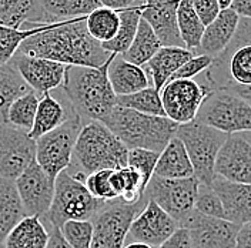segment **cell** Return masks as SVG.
Segmentation results:
<instances>
[{
	"label": "cell",
	"instance_id": "1",
	"mask_svg": "<svg viewBox=\"0 0 251 248\" xmlns=\"http://www.w3.org/2000/svg\"><path fill=\"white\" fill-rule=\"evenodd\" d=\"M17 53L84 67H101L111 57L87 31L86 17L43 23L40 30L22 43Z\"/></svg>",
	"mask_w": 251,
	"mask_h": 248
},
{
	"label": "cell",
	"instance_id": "2",
	"mask_svg": "<svg viewBox=\"0 0 251 248\" xmlns=\"http://www.w3.org/2000/svg\"><path fill=\"white\" fill-rule=\"evenodd\" d=\"M107 64L109 62L101 67L66 66L60 89L83 124L103 122L117 106V96L107 77Z\"/></svg>",
	"mask_w": 251,
	"mask_h": 248
},
{
	"label": "cell",
	"instance_id": "3",
	"mask_svg": "<svg viewBox=\"0 0 251 248\" xmlns=\"http://www.w3.org/2000/svg\"><path fill=\"white\" fill-rule=\"evenodd\" d=\"M120 140L127 150L144 149L161 153L176 136L178 124L167 117L143 114L134 110L116 106L101 122Z\"/></svg>",
	"mask_w": 251,
	"mask_h": 248
},
{
	"label": "cell",
	"instance_id": "4",
	"mask_svg": "<svg viewBox=\"0 0 251 248\" xmlns=\"http://www.w3.org/2000/svg\"><path fill=\"white\" fill-rule=\"evenodd\" d=\"M128 150L101 122L83 124L78 133L69 170L86 177L100 170H119L127 167Z\"/></svg>",
	"mask_w": 251,
	"mask_h": 248
},
{
	"label": "cell",
	"instance_id": "5",
	"mask_svg": "<svg viewBox=\"0 0 251 248\" xmlns=\"http://www.w3.org/2000/svg\"><path fill=\"white\" fill-rule=\"evenodd\" d=\"M205 72L210 90L251 86V19L240 17L233 40Z\"/></svg>",
	"mask_w": 251,
	"mask_h": 248
},
{
	"label": "cell",
	"instance_id": "6",
	"mask_svg": "<svg viewBox=\"0 0 251 248\" xmlns=\"http://www.w3.org/2000/svg\"><path fill=\"white\" fill-rule=\"evenodd\" d=\"M103 204L89 193L81 180L64 170L54 180L53 201L42 221L49 230H60L63 224L70 220L92 221Z\"/></svg>",
	"mask_w": 251,
	"mask_h": 248
},
{
	"label": "cell",
	"instance_id": "7",
	"mask_svg": "<svg viewBox=\"0 0 251 248\" xmlns=\"http://www.w3.org/2000/svg\"><path fill=\"white\" fill-rule=\"evenodd\" d=\"M176 137L186 147L194 170V177L200 184L211 186L213 178L216 177V158L220 149L228 139V134L193 120L191 123L178 125Z\"/></svg>",
	"mask_w": 251,
	"mask_h": 248
},
{
	"label": "cell",
	"instance_id": "8",
	"mask_svg": "<svg viewBox=\"0 0 251 248\" xmlns=\"http://www.w3.org/2000/svg\"><path fill=\"white\" fill-rule=\"evenodd\" d=\"M197 122L226 134L251 131V104L226 90H210L196 117Z\"/></svg>",
	"mask_w": 251,
	"mask_h": 248
},
{
	"label": "cell",
	"instance_id": "9",
	"mask_svg": "<svg viewBox=\"0 0 251 248\" xmlns=\"http://www.w3.org/2000/svg\"><path fill=\"white\" fill-rule=\"evenodd\" d=\"M81 127V119L73 114L60 127L36 140V161L53 181L62 171L70 167Z\"/></svg>",
	"mask_w": 251,
	"mask_h": 248
},
{
	"label": "cell",
	"instance_id": "10",
	"mask_svg": "<svg viewBox=\"0 0 251 248\" xmlns=\"http://www.w3.org/2000/svg\"><path fill=\"white\" fill-rule=\"evenodd\" d=\"M199 186L196 177L161 178L153 175L143 196L146 200L156 202L180 225L194 211Z\"/></svg>",
	"mask_w": 251,
	"mask_h": 248
},
{
	"label": "cell",
	"instance_id": "11",
	"mask_svg": "<svg viewBox=\"0 0 251 248\" xmlns=\"http://www.w3.org/2000/svg\"><path fill=\"white\" fill-rule=\"evenodd\" d=\"M147 200L136 204H125L120 200L104 202L92 220L93 241L92 248H123L133 220L144 208Z\"/></svg>",
	"mask_w": 251,
	"mask_h": 248
},
{
	"label": "cell",
	"instance_id": "12",
	"mask_svg": "<svg viewBox=\"0 0 251 248\" xmlns=\"http://www.w3.org/2000/svg\"><path fill=\"white\" fill-rule=\"evenodd\" d=\"M210 93V87L191 80H172L160 90L164 116L173 123L187 124L196 120L204 97Z\"/></svg>",
	"mask_w": 251,
	"mask_h": 248
},
{
	"label": "cell",
	"instance_id": "13",
	"mask_svg": "<svg viewBox=\"0 0 251 248\" xmlns=\"http://www.w3.org/2000/svg\"><path fill=\"white\" fill-rule=\"evenodd\" d=\"M36 161V141L23 130L0 122V178L15 181Z\"/></svg>",
	"mask_w": 251,
	"mask_h": 248
},
{
	"label": "cell",
	"instance_id": "14",
	"mask_svg": "<svg viewBox=\"0 0 251 248\" xmlns=\"http://www.w3.org/2000/svg\"><path fill=\"white\" fill-rule=\"evenodd\" d=\"M178 228H186L191 248H234L240 225L224 218L203 216L196 210Z\"/></svg>",
	"mask_w": 251,
	"mask_h": 248
},
{
	"label": "cell",
	"instance_id": "15",
	"mask_svg": "<svg viewBox=\"0 0 251 248\" xmlns=\"http://www.w3.org/2000/svg\"><path fill=\"white\" fill-rule=\"evenodd\" d=\"M15 186L26 217H45L53 201L54 181L37 164V161H33L16 178Z\"/></svg>",
	"mask_w": 251,
	"mask_h": 248
},
{
	"label": "cell",
	"instance_id": "16",
	"mask_svg": "<svg viewBox=\"0 0 251 248\" xmlns=\"http://www.w3.org/2000/svg\"><path fill=\"white\" fill-rule=\"evenodd\" d=\"M178 224L156 202L149 201L133 220L126 243H143L151 248H158L170 238Z\"/></svg>",
	"mask_w": 251,
	"mask_h": 248
},
{
	"label": "cell",
	"instance_id": "17",
	"mask_svg": "<svg viewBox=\"0 0 251 248\" xmlns=\"http://www.w3.org/2000/svg\"><path fill=\"white\" fill-rule=\"evenodd\" d=\"M12 64L33 92L43 96L60 89L64 81L66 66L62 63L16 53Z\"/></svg>",
	"mask_w": 251,
	"mask_h": 248
},
{
	"label": "cell",
	"instance_id": "18",
	"mask_svg": "<svg viewBox=\"0 0 251 248\" xmlns=\"http://www.w3.org/2000/svg\"><path fill=\"white\" fill-rule=\"evenodd\" d=\"M214 174L221 178L251 184V144L243 134H230L216 158Z\"/></svg>",
	"mask_w": 251,
	"mask_h": 248
},
{
	"label": "cell",
	"instance_id": "19",
	"mask_svg": "<svg viewBox=\"0 0 251 248\" xmlns=\"http://www.w3.org/2000/svg\"><path fill=\"white\" fill-rule=\"evenodd\" d=\"M180 0H143L141 19L149 23L163 47H186L177 25Z\"/></svg>",
	"mask_w": 251,
	"mask_h": 248
},
{
	"label": "cell",
	"instance_id": "20",
	"mask_svg": "<svg viewBox=\"0 0 251 248\" xmlns=\"http://www.w3.org/2000/svg\"><path fill=\"white\" fill-rule=\"evenodd\" d=\"M211 187L221 200L224 220L238 225L251 223V184L231 183L216 175Z\"/></svg>",
	"mask_w": 251,
	"mask_h": 248
},
{
	"label": "cell",
	"instance_id": "21",
	"mask_svg": "<svg viewBox=\"0 0 251 248\" xmlns=\"http://www.w3.org/2000/svg\"><path fill=\"white\" fill-rule=\"evenodd\" d=\"M73 114H76L70 103L62 90V97H57L53 93H46L40 96L39 106L36 111L34 123L29 131L31 140H39L42 136L56 130L63 123H66Z\"/></svg>",
	"mask_w": 251,
	"mask_h": 248
},
{
	"label": "cell",
	"instance_id": "22",
	"mask_svg": "<svg viewBox=\"0 0 251 248\" xmlns=\"http://www.w3.org/2000/svg\"><path fill=\"white\" fill-rule=\"evenodd\" d=\"M107 77L117 97L137 93L153 86L147 72L141 66L125 60L122 54H111L107 64Z\"/></svg>",
	"mask_w": 251,
	"mask_h": 248
},
{
	"label": "cell",
	"instance_id": "23",
	"mask_svg": "<svg viewBox=\"0 0 251 248\" xmlns=\"http://www.w3.org/2000/svg\"><path fill=\"white\" fill-rule=\"evenodd\" d=\"M238 23L240 16L231 9L221 10L219 16L208 26H205L200 47L197 50L199 54H205L213 59L219 57L233 40Z\"/></svg>",
	"mask_w": 251,
	"mask_h": 248
},
{
	"label": "cell",
	"instance_id": "24",
	"mask_svg": "<svg viewBox=\"0 0 251 248\" xmlns=\"http://www.w3.org/2000/svg\"><path fill=\"white\" fill-rule=\"evenodd\" d=\"M194 56L186 47H161L143 69L147 72L153 87L160 92L173 74Z\"/></svg>",
	"mask_w": 251,
	"mask_h": 248
},
{
	"label": "cell",
	"instance_id": "25",
	"mask_svg": "<svg viewBox=\"0 0 251 248\" xmlns=\"http://www.w3.org/2000/svg\"><path fill=\"white\" fill-rule=\"evenodd\" d=\"M27 23H49L40 0H0V26L22 30Z\"/></svg>",
	"mask_w": 251,
	"mask_h": 248
},
{
	"label": "cell",
	"instance_id": "26",
	"mask_svg": "<svg viewBox=\"0 0 251 248\" xmlns=\"http://www.w3.org/2000/svg\"><path fill=\"white\" fill-rule=\"evenodd\" d=\"M154 175L161 178H188L194 177V170L183 143L173 137L158 155Z\"/></svg>",
	"mask_w": 251,
	"mask_h": 248
},
{
	"label": "cell",
	"instance_id": "27",
	"mask_svg": "<svg viewBox=\"0 0 251 248\" xmlns=\"http://www.w3.org/2000/svg\"><path fill=\"white\" fill-rule=\"evenodd\" d=\"M50 230L39 217H25L9 233L0 248H46Z\"/></svg>",
	"mask_w": 251,
	"mask_h": 248
},
{
	"label": "cell",
	"instance_id": "28",
	"mask_svg": "<svg viewBox=\"0 0 251 248\" xmlns=\"http://www.w3.org/2000/svg\"><path fill=\"white\" fill-rule=\"evenodd\" d=\"M26 217L15 181L0 178V246L9 233Z\"/></svg>",
	"mask_w": 251,
	"mask_h": 248
},
{
	"label": "cell",
	"instance_id": "29",
	"mask_svg": "<svg viewBox=\"0 0 251 248\" xmlns=\"http://www.w3.org/2000/svg\"><path fill=\"white\" fill-rule=\"evenodd\" d=\"M49 23L87 17L101 7L100 0H40Z\"/></svg>",
	"mask_w": 251,
	"mask_h": 248
},
{
	"label": "cell",
	"instance_id": "30",
	"mask_svg": "<svg viewBox=\"0 0 251 248\" xmlns=\"http://www.w3.org/2000/svg\"><path fill=\"white\" fill-rule=\"evenodd\" d=\"M141 1L136 6H131L128 9L119 12L120 26H119L117 34L110 42L101 45L106 51H109L111 54H123L128 50V47L131 46L141 20Z\"/></svg>",
	"mask_w": 251,
	"mask_h": 248
},
{
	"label": "cell",
	"instance_id": "31",
	"mask_svg": "<svg viewBox=\"0 0 251 248\" xmlns=\"http://www.w3.org/2000/svg\"><path fill=\"white\" fill-rule=\"evenodd\" d=\"M177 25L186 49L191 50L197 56L205 26L199 19L191 0H180L177 9Z\"/></svg>",
	"mask_w": 251,
	"mask_h": 248
},
{
	"label": "cell",
	"instance_id": "32",
	"mask_svg": "<svg viewBox=\"0 0 251 248\" xmlns=\"http://www.w3.org/2000/svg\"><path fill=\"white\" fill-rule=\"evenodd\" d=\"M161 47L163 46H161L160 40L157 39L153 29L149 26V23L146 20L141 19L131 46L128 47V50L123 53L122 56L127 62L143 67L144 64L150 62V59Z\"/></svg>",
	"mask_w": 251,
	"mask_h": 248
},
{
	"label": "cell",
	"instance_id": "33",
	"mask_svg": "<svg viewBox=\"0 0 251 248\" xmlns=\"http://www.w3.org/2000/svg\"><path fill=\"white\" fill-rule=\"evenodd\" d=\"M30 90L12 63L0 66V122L6 123L7 111L12 103Z\"/></svg>",
	"mask_w": 251,
	"mask_h": 248
},
{
	"label": "cell",
	"instance_id": "34",
	"mask_svg": "<svg viewBox=\"0 0 251 248\" xmlns=\"http://www.w3.org/2000/svg\"><path fill=\"white\" fill-rule=\"evenodd\" d=\"M120 16L117 10L109 7H99L86 17V27L90 36L100 45L110 42L119 30Z\"/></svg>",
	"mask_w": 251,
	"mask_h": 248
},
{
	"label": "cell",
	"instance_id": "35",
	"mask_svg": "<svg viewBox=\"0 0 251 248\" xmlns=\"http://www.w3.org/2000/svg\"><path fill=\"white\" fill-rule=\"evenodd\" d=\"M39 100H40V96L33 90L16 99L12 103V106L9 107L6 123L19 130H23L29 134L34 123Z\"/></svg>",
	"mask_w": 251,
	"mask_h": 248
},
{
	"label": "cell",
	"instance_id": "36",
	"mask_svg": "<svg viewBox=\"0 0 251 248\" xmlns=\"http://www.w3.org/2000/svg\"><path fill=\"white\" fill-rule=\"evenodd\" d=\"M43 23H27L22 30L0 26V66L12 62L22 43L42 29Z\"/></svg>",
	"mask_w": 251,
	"mask_h": 248
},
{
	"label": "cell",
	"instance_id": "37",
	"mask_svg": "<svg viewBox=\"0 0 251 248\" xmlns=\"http://www.w3.org/2000/svg\"><path fill=\"white\" fill-rule=\"evenodd\" d=\"M117 106L128 110H134V111H139L143 114L166 117L163 106H161L160 92H157L153 86L140 90L137 93L117 97Z\"/></svg>",
	"mask_w": 251,
	"mask_h": 248
},
{
	"label": "cell",
	"instance_id": "38",
	"mask_svg": "<svg viewBox=\"0 0 251 248\" xmlns=\"http://www.w3.org/2000/svg\"><path fill=\"white\" fill-rule=\"evenodd\" d=\"M60 233L72 248H92L93 223L86 220H70L60 227Z\"/></svg>",
	"mask_w": 251,
	"mask_h": 248
},
{
	"label": "cell",
	"instance_id": "39",
	"mask_svg": "<svg viewBox=\"0 0 251 248\" xmlns=\"http://www.w3.org/2000/svg\"><path fill=\"white\" fill-rule=\"evenodd\" d=\"M160 153L151 151V150H144V149H133L128 150V157H127V167L133 169L140 174L144 190L151 177L154 175V169H156L157 160H158Z\"/></svg>",
	"mask_w": 251,
	"mask_h": 248
},
{
	"label": "cell",
	"instance_id": "40",
	"mask_svg": "<svg viewBox=\"0 0 251 248\" xmlns=\"http://www.w3.org/2000/svg\"><path fill=\"white\" fill-rule=\"evenodd\" d=\"M194 210L207 217L224 218V208L221 200L211 186H204V184L199 186Z\"/></svg>",
	"mask_w": 251,
	"mask_h": 248
},
{
	"label": "cell",
	"instance_id": "41",
	"mask_svg": "<svg viewBox=\"0 0 251 248\" xmlns=\"http://www.w3.org/2000/svg\"><path fill=\"white\" fill-rule=\"evenodd\" d=\"M110 174L111 170H100L92 173L86 177L84 186L89 193L101 202H109L117 200L113 188L110 186Z\"/></svg>",
	"mask_w": 251,
	"mask_h": 248
},
{
	"label": "cell",
	"instance_id": "42",
	"mask_svg": "<svg viewBox=\"0 0 251 248\" xmlns=\"http://www.w3.org/2000/svg\"><path fill=\"white\" fill-rule=\"evenodd\" d=\"M211 63H213V57L205 56V54H197L193 59H190L187 63H184L173 74L172 78L169 81H172V80H184V78L186 80H191V78H194L196 76H199L200 73L205 72L211 66Z\"/></svg>",
	"mask_w": 251,
	"mask_h": 248
},
{
	"label": "cell",
	"instance_id": "43",
	"mask_svg": "<svg viewBox=\"0 0 251 248\" xmlns=\"http://www.w3.org/2000/svg\"><path fill=\"white\" fill-rule=\"evenodd\" d=\"M193 7L204 26H208L221 12L217 0H191Z\"/></svg>",
	"mask_w": 251,
	"mask_h": 248
},
{
	"label": "cell",
	"instance_id": "44",
	"mask_svg": "<svg viewBox=\"0 0 251 248\" xmlns=\"http://www.w3.org/2000/svg\"><path fill=\"white\" fill-rule=\"evenodd\" d=\"M158 248H191L190 235L186 228H177L170 238H167Z\"/></svg>",
	"mask_w": 251,
	"mask_h": 248
},
{
	"label": "cell",
	"instance_id": "45",
	"mask_svg": "<svg viewBox=\"0 0 251 248\" xmlns=\"http://www.w3.org/2000/svg\"><path fill=\"white\" fill-rule=\"evenodd\" d=\"M234 248H251V223L240 225Z\"/></svg>",
	"mask_w": 251,
	"mask_h": 248
},
{
	"label": "cell",
	"instance_id": "46",
	"mask_svg": "<svg viewBox=\"0 0 251 248\" xmlns=\"http://www.w3.org/2000/svg\"><path fill=\"white\" fill-rule=\"evenodd\" d=\"M230 9L240 17L251 19V0H233Z\"/></svg>",
	"mask_w": 251,
	"mask_h": 248
},
{
	"label": "cell",
	"instance_id": "47",
	"mask_svg": "<svg viewBox=\"0 0 251 248\" xmlns=\"http://www.w3.org/2000/svg\"><path fill=\"white\" fill-rule=\"evenodd\" d=\"M100 1H101V6L120 12V10H125V9H128L131 6L139 4L140 0H100Z\"/></svg>",
	"mask_w": 251,
	"mask_h": 248
},
{
	"label": "cell",
	"instance_id": "48",
	"mask_svg": "<svg viewBox=\"0 0 251 248\" xmlns=\"http://www.w3.org/2000/svg\"><path fill=\"white\" fill-rule=\"evenodd\" d=\"M46 248H72L67 241L64 240V237L60 233L59 228H51L50 230V237H49V243Z\"/></svg>",
	"mask_w": 251,
	"mask_h": 248
},
{
	"label": "cell",
	"instance_id": "49",
	"mask_svg": "<svg viewBox=\"0 0 251 248\" xmlns=\"http://www.w3.org/2000/svg\"><path fill=\"white\" fill-rule=\"evenodd\" d=\"M226 92H230V93L235 94L240 99L246 100L249 104H251V86H249V87H233V89L226 90Z\"/></svg>",
	"mask_w": 251,
	"mask_h": 248
},
{
	"label": "cell",
	"instance_id": "50",
	"mask_svg": "<svg viewBox=\"0 0 251 248\" xmlns=\"http://www.w3.org/2000/svg\"><path fill=\"white\" fill-rule=\"evenodd\" d=\"M123 248H151L147 244H143V243H126Z\"/></svg>",
	"mask_w": 251,
	"mask_h": 248
},
{
	"label": "cell",
	"instance_id": "51",
	"mask_svg": "<svg viewBox=\"0 0 251 248\" xmlns=\"http://www.w3.org/2000/svg\"><path fill=\"white\" fill-rule=\"evenodd\" d=\"M220 4V9L221 10H224V9H230V6H231V1L233 0H217Z\"/></svg>",
	"mask_w": 251,
	"mask_h": 248
},
{
	"label": "cell",
	"instance_id": "52",
	"mask_svg": "<svg viewBox=\"0 0 251 248\" xmlns=\"http://www.w3.org/2000/svg\"><path fill=\"white\" fill-rule=\"evenodd\" d=\"M241 134H243V137H244V139L247 140V141L251 144V131L250 133H241Z\"/></svg>",
	"mask_w": 251,
	"mask_h": 248
}]
</instances>
